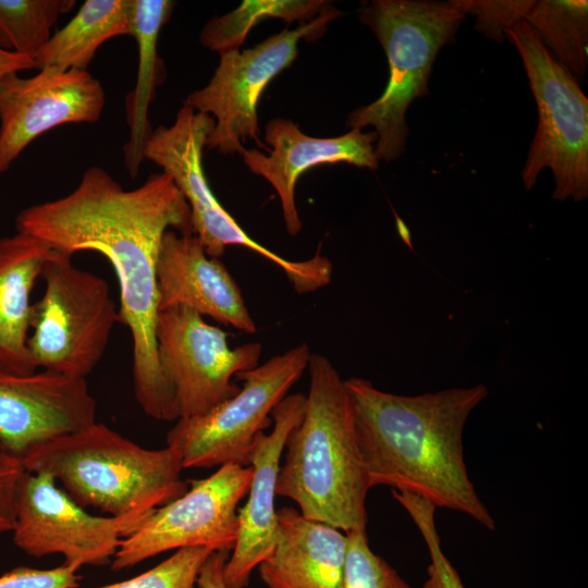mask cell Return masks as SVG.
Segmentation results:
<instances>
[{
    "label": "cell",
    "instance_id": "obj_13",
    "mask_svg": "<svg viewBox=\"0 0 588 588\" xmlns=\"http://www.w3.org/2000/svg\"><path fill=\"white\" fill-rule=\"evenodd\" d=\"M12 534L28 555L59 553L64 564L78 569L109 563L130 528L121 518L87 513L50 473L25 470L16 489Z\"/></svg>",
    "mask_w": 588,
    "mask_h": 588
},
{
    "label": "cell",
    "instance_id": "obj_6",
    "mask_svg": "<svg viewBox=\"0 0 588 588\" xmlns=\"http://www.w3.org/2000/svg\"><path fill=\"white\" fill-rule=\"evenodd\" d=\"M33 304L27 346L33 366L74 378L89 375L102 358L119 307L107 281L75 266L72 256L51 252Z\"/></svg>",
    "mask_w": 588,
    "mask_h": 588
},
{
    "label": "cell",
    "instance_id": "obj_17",
    "mask_svg": "<svg viewBox=\"0 0 588 588\" xmlns=\"http://www.w3.org/2000/svg\"><path fill=\"white\" fill-rule=\"evenodd\" d=\"M265 139L272 149L268 155L257 149H245L243 161L250 172L262 176L277 191L287 233L297 235L303 223L295 204L298 177L308 169L326 163H350L376 170L379 159L375 148V131L353 128L338 137L317 138L303 133L291 120L277 118L265 127Z\"/></svg>",
    "mask_w": 588,
    "mask_h": 588
},
{
    "label": "cell",
    "instance_id": "obj_8",
    "mask_svg": "<svg viewBox=\"0 0 588 588\" xmlns=\"http://www.w3.org/2000/svg\"><path fill=\"white\" fill-rule=\"evenodd\" d=\"M310 355L302 343L238 372V392L201 416L177 419L167 445L179 450L184 468L248 466L256 436L273 425L271 412L307 369Z\"/></svg>",
    "mask_w": 588,
    "mask_h": 588
},
{
    "label": "cell",
    "instance_id": "obj_12",
    "mask_svg": "<svg viewBox=\"0 0 588 588\" xmlns=\"http://www.w3.org/2000/svg\"><path fill=\"white\" fill-rule=\"evenodd\" d=\"M213 127L210 115L182 106L172 125L151 132L144 159L160 167L182 193L189 206L193 234L210 257L220 258L230 245L244 246L280 267L289 281H297L305 272L304 262L285 259L253 240L213 195L203 168V150Z\"/></svg>",
    "mask_w": 588,
    "mask_h": 588
},
{
    "label": "cell",
    "instance_id": "obj_24",
    "mask_svg": "<svg viewBox=\"0 0 588 588\" xmlns=\"http://www.w3.org/2000/svg\"><path fill=\"white\" fill-rule=\"evenodd\" d=\"M331 5L324 0H245L237 9L206 23L200 44L219 53L240 50L249 30L268 19L306 24Z\"/></svg>",
    "mask_w": 588,
    "mask_h": 588
},
{
    "label": "cell",
    "instance_id": "obj_23",
    "mask_svg": "<svg viewBox=\"0 0 588 588\" xmlns=\"http://www.w3.org/2000/svg\"><path fill=\"white\" fill-rule=\"evenodd\" d=\"M525 21L551 56L579 84L588 66V2L535 1Z\"/></svg>",
    "mask_w": 588,
    "mask_h": 588
},
{
    "label": "cell",
    "instance_id": "obj_21",
    "mask_svg": "<svg viewBox=\"0 0 588 588\" xmlns=\"http://www.w3.org/2000/svg\"><path fill=\"white\" fill-rule=\"evenodd\" d=\"M174 1L131 0V30L138 47V69L135 89L126 100L130 140L124 147L125 166L134 177L144 159V147L152 130L147 111L156 87L162 84L164 66L157 52L159 34L169 21Z\"/></svg>",
    "mask_w": 588,
    "mask_h": 588
},
{
    "label": "cell",
    "instance_id": "obj_10",
    "mask_svg": "<svg viewBox=\"0 0 588 588\" xmlns=\"http://www.w3.org/2000/svg\"><path fill=\"white\" fill-rule=\"evenodd\" d=\"M229 333L185 306L160 310L156 341L160 368L172 388L179 419L201 416L240 390L238 373L255 368L261 344L231 348Z\"/></svg>",
    "mask_w": 588,
    "mask_h": 588
},
{
    "label": "cell",
    "instance_id": "obj_2",
    "mask_svg": "<svg viewBox=\"0 0 588 588\" xmlns=\"http://www.w3.org/2000/svg\"><path fill=\"white\" fill-rule=\"evenodd\" d=\"M344 384L369 488L384 485L409 492L494 529L468 476L463 449L465 422L488 395L483 384L415 396L380 391L360 378Z\"/></svg>",
    "mask_w": 588,
    "mask_h": 588
},
{
    "label": "cell",
    "instance_id": "obj_16",
    "mask_svg": "<svg viewBox=\"0 0 588 588\" xmlns=\"http://www.w3.org/2000/svg\"><path fill=\"white\" fill-rule=\"evenodd\" d=\"M306 395H286L271 412L273 428L259 432L250 451L253 477L245 505L237 510L238 536L223 577L228 588H246L250 575L273 551L278 538L274 501L280 460L290 432L299 424Z\"/></svg>",
    "mask_w": 588,
    "mask_h": 588
},
{
    "label": "cell",
    "instance_id": "obj_11",
    "mask_svg": "<svg viewBox=\"0 0 588 588\" xmlns=\"http://www.w3.org/2000/svg\"><path fill=\"white\" fill-rule=\"evenodd\" d=\"M252 477L249 466L225 464L209 477L189 480L184 494L156 509L121 540L111 568H130L186 547L232 551L238 536L237 505L247 494Z\"/></svg>",
    "mask_w": 588,
    "mask_h": 588
},
{
    "label": "cell",
    "instance_id": "obj_31",
    "mask_svg": "<svg viewBox=\"0 0 588 588\" xmlns=\"http://www.w3.org/2000/svg\"><path fill=\"white\" fill-rule=\"evenodd\" d=\"M24 471L21 457L0 440V534L13 529L16 489Z\"/></svg>",
    "mask_w": 588,
    "mask_h": 588
},
{
    "label": "cell",
    "instance_id": "obj_14",
    "mask_svg": "<svg viewBox=\"0 0 588 588\" xmlns=\"http://www.w3.org/2000/svg\"><path fill=\"white\" fill-rule=\"evenodd\" d=\"M105 101L101 83L85 70L44 68L30 77L0 75V174L46 132L97 122Z\"/></svg>",
    "mask_w": 588,
    "mask_h": 588
},
{
    "label": "cell",
    "instance_id": "obj_15",
    "mask_svg": "<svg viewBox=\"0 0 588 588\" xmlns=\"http://www.w3.org/2000/svg\"><path fill=\"white\" fill-rule=\"evenodd\" d=\"M95 416L84 378L40 369L21 373L0 363V440L17 456L93 425Z\"/></svg>",
    "mask_w": 588,
    "mask_h": 588
},
{
    "label": "cell",
    "instance_id": "obj_22",
    "mask_svg": "<svg viewBox=\"0 0 588 588\" xmlns=\"http://www.w3.org/2000/svg\"><path fill=\"white\" fill-rule=\"evenodd\" d=\"M131 30V0H87L34 58L36 69L85 70L106 41Z\"/></svg>",
    "mask_w": 588,
    "mask_h": 588
},
{
    "label": "cell",
    "instance_id": "obj_25",
    "mask_svg": "<svg viewBox=\"0 0 588 588\" xmlns=\"http://www.w3.org/2000/svg\"><path fill=\"white\" fill-rule=\"evenodd\" d=\"M75 0H0V49L34 60Z\"/></svg>",
    "mask_w": 588,
    "mask_h": 588
},
{
    "label": "cell",
    "instance_id": "obj_30",
    "mask_svg": "<svg viewBox=\"0 0 588 588\" xmlns=\"http://www.w3.org/2000/svg\"><path fill=\"white\" fill-rule=\"evenodd\" d=\"M77 569L62 564L51 569L19 566L0 576V588H75Z\"/></svg>",
    "mask_w": 588,
    "mask_h": 588
},
{
    "label": "cell",
    "instance_id": "obj_26",
    "mask_svg": "<svg viewBox=\"0 0 588 588\" xmlns=\"http://www.w3.org/2000/svg\"><path fill=\"white\" fill-rule=\"evenodd\" d=\"M346 535L342 588H412L381 556L373 553L363 530Z\"/></svg>",
    "mask_w": 588,
    "mask_h": 588
},
{
    "label": "cell",
    "instance_id": "obj_3",
    "mask_svg": "<svg viewBox=\"0 0 588 588\" xmlns=\"http://www.w3.org/2000/svg\"><path fill=\"white\" fill-rule=\"evenodd\" d=\"M304 415L285 442L277 495L291 499L307 519L345 534L366 531L370 489L355 440L348 395L339 371L310 355Z\"/></svg>",
    "mask_w": 588,
    "mask_h": 588
},
{
    "label": "cell",
    "instance_id": "obj_5",
    "mask_svg": "<svg viewBox=\"0 0 588 588\" xmlns=\"http://www.w3.org/2000/svg\"><path fill=\"white\" fill-rule=\"evenodd\" d=\"M465 16L451 1L372 0L362 5L359 21L382 46L390 72L382 95L353 110L346 125L375 127L379 161L403 155L408 136L405 113L413 100L428 95L436 57L454 41Z\"/></svg>",
    "mask_w": 588,
    "mask_h": 588
},
{
    "label": "cell",
    "instance_id": "obj_33",
    "mask_svg": "<svg viewBox=\"0 0 588 588\" xmlns=\"http://www.w3.org/2000/svg\"><path fill=\"white\" fill-rule=\"evenodd\" d=\"M36 69L33 59L0 49V75Z\"/></svg>",
    "mask_w": 588,
    "mask_h": 588
},
{
    "label": "cell",
    "instance_id": "obj_29",
    "mask_svg": "<svg viewBox=\"0 0 588 588\" xmlns=\"http://www.w3.org/2000/svg\"><path fill=\"white\" fill-rule=\"evenodd\" d=\"M451 3L463 14L475 16V29L489 39L501 42L509 28L517 22L525 21L535 1L451 0Z\"/></svg>",
    "mask_w": 588,
    "mask_h": 588
},
{
    "label": "cell",
    "instance_id": "obj_28",
    "mask_svg": "<svg viewBox=\"0 0 588 588\" xmlns=\"http://www.w3.org/2000/svg\"><path fill=\"white\" fill-rule=\"evenodd\" d=\"M402 506L419 529L429 551L428 577L422 588H466L441 549L434 522L436 506L416 495H406L402 500Z\"/></svg>",
    "mask_w": 588,
    "mask_h": 588
},
{
    "label": "cell",
    "instance_id": "obj_32",
    "mask_svg": "<svg viewBox=\"0 0 588 588\" xmlns=\"http://www.w3.org/2000/svg\"><path fill=\"white\" fill-rule=\"evenodd\" d=\"M230 552V550H217L210 554L199 571L196 583L198 588H228L223 569Z\"/></svg>",
    "mask_w": 588,
    "mask_h": 588
},
{
    "label": "cell",
    "instance_id": "obj_27",
    "mask_svg": "<svg viewBox=\"0 0 588 588\" xmlns=\"http://www.w3.org/2000/svg\"><path fill=\"white\" fill-rule=\"evenodd\" d=\"M213 551L201 546L181 548L138 576L98 588H195L199 571Z\"/></svg>",
    "mask_w": 588,
    "mask_h": 588
},
{
    "label": "cell",
    "instance_id": "obj_1",
    "mask_svg": "<svg viewBox=\"0 0 588 588\" xmlns=\"http://www.w3.org/2000/svg\"><path fill=\"white\" fill-rule=\"evenodd\" d=\"M168 230L193 234L191 210L171 177L154 173L125 189L105 169L88 168L76 188L32 205L16 217V231L69 256L96 252L111 265L119 284L120 322L131 333L135 397L157 420L179 419L174 392L160 368L156 326L157 265Z\"/></svg>",
    "mask_w": 588,
    "mask_h": 588
},
{
    "label": "cell",
    "instance_id": "obj_4",
    "mask_svg": "<svg viewBox=\"0 0 588 588\" xmlns=\"http://www.w3.org/2000/svg\"><path fill=\"white\" fill-rule=\"evenodd\" d=\"M21 460L26 471L50 473L81 506L123 519L130 535L188 489L176 448L145 449L96 421L32 446Z\"/></svg>",
    "mask_w": 588,
    "mask_h": 588
},
{
    "label": "cell",
    "instance_id": "obj_9",
    "mask_svg": "<svg viewBox=\"0 0 588 588\" xmlns=\"http://www.w3.org/2000/svg\"><path fill=\"white\" fill-rule=\"evenodd\" d=\"M341 15L331 4L295 29L285 28L250 49L220 53L209 83L183 101V106L215 120L206 146L223 155H242L243 143L249 138L267 151L269 148L260 142L258 128L257 105L261 94L297 58L301 39L316 41L323 36L327 25Z\"/></svg>",
    "mask_w": 588,
    "mask_h": 588
},
{
    "label": "cell",
    "instance_id": "obj_18",
    "mask_svg": "<svg viewBox=\"0 0 588 588\" xmlns=\"http://www.w3.org/2000/svg\"><path fill=\"white\" fill-rule=\"evenodd\" d=\"M158 311L185 306L200 316L254 333L257 330L242 292L219 258L210 257L194 234L168 230L157 265Z\"/></svg>",
    "mask_w": 588,
    "mask_h": 588
},
{
    "label": "cell",
    "instance_id": "obj_19",
    "mask_svg": "<svg viewBox=\"0 0 588 588\" xmlns=\"http://www.w3.org/2000/svg\"><path fill=\"white\" fill-rule=\"evenodd\" d=\"M278 538L258 565L268 588H342L347 538L343 531L305 518L293 507L277 511Z\"/></svg>",
    "mask_w": 588,
    "mask_h": 588
},
{
    "label": "cell",
    "instance_id": "obj_20",
    "mask_svg": "<svg viewBox=\"0 0 588 588\" xmlns=\"http://www.w3.org/2000/svg\"><path fill=\"white\" fill-rule=\"evenodd\" d=\"M52 249L22 232L0 237V363L32 373L28 352L32 293Z\"/></svg>",
    "mask_w": 588,
    "mask_h": 588
},
{
    "label": "cell",
    "instance_id": "obj_7",
    "mask_svg": "<svg viewBox=\"0 0 588 588\" xmlns=\"http://www.w3.org/2000/svg\"><path fill=\"white\" fill-rule=\"evenodd\" d=\"M505 37L516 47L538 108V126L522 171L531 188L549 168L553 198L580 201L588 196V99L574 77L551 56L526 21Z\"/></svg>",
    "mask_w": 588,
    "mask_h": 588
}]
</instances>
